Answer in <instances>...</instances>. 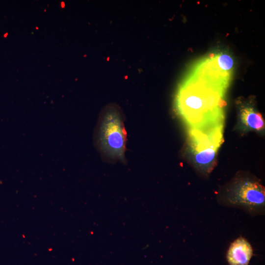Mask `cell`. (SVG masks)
<instances>
[{"label": "cell", "mask_w": 265, "mask_h": 265, "mask_svg": "<svg viewBox=\"0 0 265 265\" xmlns=\"http://www.w3.org/2000/svg\"><path fill=\"white\" fill-rule=\"evenodd\" d=\"M224 205L242 208L251 213L264 212V186L254 178L238 177L225 188L220 196Z\"/></svg>", "instance_id": "cell-2"}, {"label": "cell", "mask_w": 265, "mask_h": 265, "mask_svg": "<svg viewBox=\"0 0 265 265\" xmlns=\"http://www.w3.org/2000/svg\"><path fill=\"white\" fill-rule=\"evenodd\" d=\"M230 80L198 61L180 84L176 108L188 131L223 128L224 96Z\"/></svg>", "instance_id": "cell-1"}, {"label": "cell", "mask_w": 265, "mask_h": 265, "mask_svg": "<svg viewBox=\"0 0 265 265\" xmlns=\"http://www.w3.org/2000/svg\"><path fill=\"white\" fill-rule=\"evenodd\" d=\"M188 153L194 166L203 173L213 169L218 148L223 140V131H188Z\"/></svg>", "instance_id": "cell-4"}, {"label": "cell", "mask_w": 265, "mask_h": 265, "mask_svg": "<svg viewBox=\"0 0 265 265\" xmlns=\"http://www.w3.org/2000/svg\"><path fill=\"white\" fill-rule=\"evenodd\" d=\"M236 128L242 132L264 131V119L250 103L241 102L238 104Z\"/></svg>", "instance_id": "cell-5"}, {"label": "cell", "mask_w": 265, "mask_h": 265, "mask_svg": "<svg viewBox=\"0 0 265 265\" xmlns=\"http://www.w3.org/2000/svg\"><path fill=\"white\" fill-rule=\"evenodd\" d=\"M126 141V134L120 111L116 106H108L104 110L99 125V147L107 157L123 160Z\"/></svg>", "instance_id": "cell-3"}, {"label": "cell", "mask_w": 265, "mask_h": 265, "mask_svg": "<svg viewBox=\"0 0 265 265\" xmlns=\"http://www.w3.org/2000/svg\"><path fill=\"white\" fill-rule=\"evenodd\" d=\"M253 254V249L249 242L245 238L239 237L231 244L226 258L229 265H248Z\"/></svg>", "instance_id": "cell-6"}]
</instances>
